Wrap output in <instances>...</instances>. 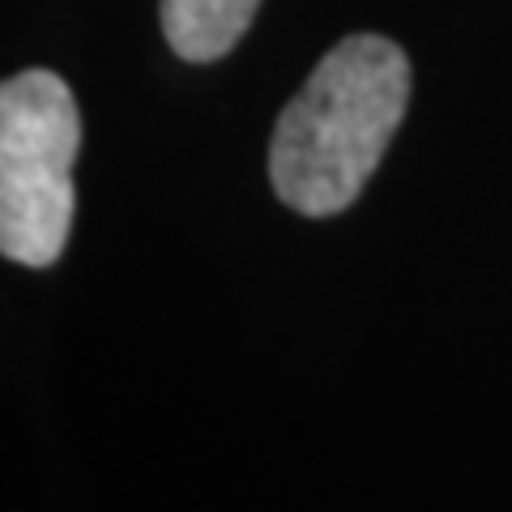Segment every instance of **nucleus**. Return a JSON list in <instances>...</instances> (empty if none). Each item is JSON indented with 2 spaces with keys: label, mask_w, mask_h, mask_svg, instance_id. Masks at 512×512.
<instances>
[{
  "label": "nucleus",
  "mask_w": 512,
  "mask_h": 512,
  "mask_svg": "<svg viewBox=\"0 0 512 512\" xmlns=\"http://www.w3.org/2000/svg\"><path fill=\"white\" fill-rule=\"evenodd\" d=\"M261 0H158L163 35L192 64L218 60L244 39Z\"/></svg>",
  "instance_id": "obj_3"
},
{
  "label": "nucleus",
  "mask_w": 512,
  "mask_h": 512,
  "mask_svg": "<svg viewBox=\"0 0 512 512\" xmlns=\"http://www.w3.org/2000/svg\"><path fill=\"white\" fill-rule=\"evenodd\" d=\"M82 116L73 90L47 69L0 82V256L56 265L73 227V163Z\"/></svg>",
  "instance_id": "obj_2"
},
{
  "label": "nucleus",
  "mask_w": 512,
  "mask_h": 512,
  "mask_svg": "<svg viewBox=\"0 0 512 512\" xmlns=\"http://www.w3.org/2000/svg\"><path fill=\"white\" fill-rule=\"evenodd\" d=\"M410 99V60L380 35H350L316 64L274 128L269 180L303 218L342 214L372 180Z\"/></svg>",
  "instance_id": "obj_1"
}]
</instances>
